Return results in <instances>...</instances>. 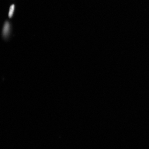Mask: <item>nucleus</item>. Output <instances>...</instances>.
Here are the masks:
<instances>
[{"label":"nucleus","instance_id":"f257e3e1","mask_svg":"<svg viewBox=\"0 0 149 149\" xmlns=\"http://www.w3.org/2000/svg\"><path fill=\"white\" fill-rule=\"evenodd\" d=\"M10 26L8 22H6L3 27V33L4 37H6L8 36L9 32Z\"/></svg>","mask_w":149,"mask_h":149},{"label":"nucleus","instance_id":"f03ea898","mask_svg":"<svg viewBox=\"0 0 149 149\" xmlns=\"http://www.w3.org/2000/svg\"><path fill=\"white\" fill-rule=\"evenodd\" d=\"M15 7L14 5H12L10 7L8 14L9 17V18H11L13 15L14 12V11Z\"/></svg>","mask_w":149,"mask_h":149}]
</instances>
